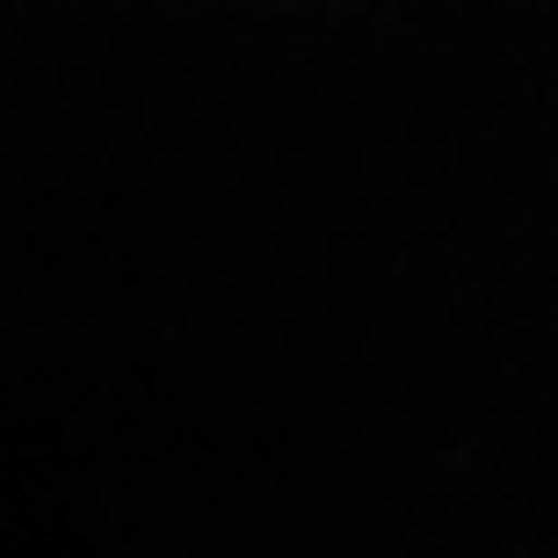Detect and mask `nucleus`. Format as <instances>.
Instances as JSON below:
<instances>
[]
</instances>
